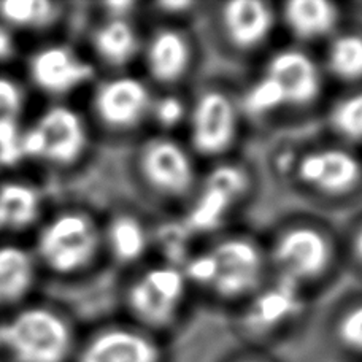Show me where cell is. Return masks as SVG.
Returning <instances> with one entry per match:
<instances>
[{
	"mask_svg": "<svg viewBox=\"0 0 362 362\" xmlns=\"http://www.w3.org/2000/svg\"><path fill=\"white\" fill-rule=\"evenodd\" d=\"M32 80L51 94H64L93 76V69L74 51L64 47L43 49L30 62Z\"/></svg>",
	"mask_w": 362,
	"mask_h": 362,
	"instance_id": "5bb4252c",
	"label": "cell"
},
{
	"mask_svg": "<svg viewBox=\"0 0 362 362\" xmlns=\"http://www.w3.org/2000/svg\"><path fill=\"white\" fill-rule=\"evenodd\" d=\"M339 18L337 6L325 0H293L283 8L284 24L291 34L305 42L331 35Z\"/></svg>",
	"mask_w": 362,
	"mask_h": 362,
	"instance_id": "ac0fdd59",
	"label": "cell"
},
{
	"mask_svg": "<svg viewBox=\"0 0 362 362\" xmlns=\"http://www.w3.org/2000/svg\"><path fill=\"white\" fill-rule=\"evenodd\" d=\"M189 139L202 156H219L235 144L238 108L221 90H206L187 112Z\"/></svg>",
	"mask_w": 362,
	"mask_h": 362,
	"instance_id": "8992f818",
	"label": "cell"
},
{
	"mask_svg": "<svg viewBox=\"0 0 362 362\" xmlns=\"http://www.w3.org/2000/svg\"><path fill=\"white\" fill-rule=\"evenodd\" d=\"M331 127L340 137L351 141L362 140V90L340 99L329 113Z\"/></svg>",
	"mask_w": 362,
	"mask_h": 362,
	"instance_id": "d4e9b609",
	"label": "cell"
},
{
	"mask_svg": "<svg viewBox=\"0 0 362 362\" xmlns=\"http://www.w3.org/2000/svg\"><path fill=\"white\" fill-rule=\"evenodd\" d=\"M99 248V232L93 219L81 213H64L40 234L38 250L49 269L72 274L94 259Z\"/></svg>",
	"mask_w": 362,
	"mask_h": 362,
	"instance_id": "277c9868",
	"label": "cell"
},
{
	"mask_svg": "<svg viewBox=\"0 0 362 362\" xmlns=\"http://www.w3.org/2000/svg\"><path fill=\"white\" fill-rule=\"evenodd\" d=\"M353 250H354V255L358 257V261L362 264V228L356 232V237H354Z\"/></svg>",
	"mask_w": 362,
	"mask_h": 362,
	"instance_id": "d6a6232c",
	"label": "cell"
},
{
	"mask_svg": "<svg viewBox=\"0 0 362 362\" xmlns=\"http://www.w3.org/2000/svg\"><path fill=\"white\" fill-rule=\"evenodd\" d=\"M248 177L238 167H219L211 173L204 192L189 213L191 226L197 230H209L223 221L245 192Z\"/></svg>",
	"mask_w": 362,
	"mask_h": 362,
	"instance_id": "8fae6325",
	"label": "cell"
},
{
	"mask_svg": "<svg viewBox=\"0 0 362 362\" xmlns=\"http://www.w3.org/2000/svg\"><path fill=\"white\" fill-rule=\"evenodd\" d=\"M43 140V156L54 164L67 165L78 159L88 145L85 122L67 107H54L35 126Z\"/></svg>",
	"mask_w": 362,
	"mask_h": 362,
	"instance_id": "7c38bea8",
	"label": "cell"
},
{
	"mask_svg": "<svg viewBox=\"0 0 362 362\" xmlns=\"http://www.w3.org/2000/svg\"><path fill=\"white\" fill-rule=\"evenodd\" d=\"M34 281L30 256L18 247L0 248V303L23 299Z\"/></svg>",
	"mask_w": 362,
	"mask_h": 362,
	"instance_id": "ffe728a7",
	"label": "cell"
},
{
	"mask_svg": "<svg viewBox=\"0 0 362 362\" xmlns=\"http://www.w3.org/2000/svg\"><path fill=\"white\" fill-rule=\"evenodd\" d=\"M183 272L187 281L210 289L224 299H237L259 286L264 256L255 242L232 237L194 256Z\"/></svg>",
	"mask_w": 362,
	"mask_h": 362,
	"instance_id": "6da1fadb",
	"label": "cell"
},
{
	"mask_svg": "<svg viewBox=\"0 0 362 362\" xmlns=\"http://www.w3.org/2000/svg\"><path fill=\"white\" fill-rule=\"evenodd\" d=\"M327 69L341 81L362 80V35L344 34L335 37L327 49Z\"/></svg>",
	"mask_w": 362,
	"mask_h": 362,
	"instance_id": "603a6c76",
	"label": "cell"
},
{
	"mask_svg": "<svg viewBox=\"0 0 362 362\" xmlns=\"http://www.w3.org/2000/svg\"><path fill=\"white\" fill-rule=\"evenodd\" d=\"M23 105V94L15 83L0 78V116H15Z\"/></svg>",
	"mask_w": 362,
	"mask_h": 362,
	"instance_id": "f546056e",
	"label": "cell"
},
{
	"mask_svg": "<svg viewBox=\"0 0 362 362\" xmlns=\"http://www.w3.org/2000/svg\"><path fill=\"white\" fill-rule=\"evenodd\" d=\"M13 51V43L8 35V32L0 28V59L8 57Z\"/></svg>",
	"mask_w": 362,
	"mask_h": 362,
	"instance_id": "4dcf8cb0",
	"label": "cell"
},
{
	"mask_svg": "<svg viewBox=\"0 0 362 362\" xmlns=\"http://www.w3.org/2000/svg\"><path fill=\"white\" fill-rule=\"evenodd\" d=\"M150 116L160 127L172 129L187 118V108L177 95H163L153 99Z\"/></svg>",
	"mask_w": 362,
	"mask_h": 362,
	"instance_id": "4316f807",
	"label": "cell"
},
{
	"mask_svg": "<svg viewBox=\"0 0 362 362\" xmlns=\"http://www.w3.org/2000/svg\"><path fill=\"white\" fill-rule=\"evenodd\" d=\"M332 247L321 230L296 226L276 238L272 257L280 278L299 284L318 280L332 261Z\"/></svg>",
	"mask_w": 362,
	"mask_h": 362,
	"instance_id": "5b68a950",
	"label": "cell"
},
{
	"mask_svg": "<svg viewBox=\"0 0 362 362\" xmlns=\"http://www.w3.org/2000/svg\"><path fill=\"white\" fill-rule=\"evenodd\" d=\"M80 362H160V353L158 345L144 334L110 329L90 341Z\"/></svg>",
	"mask_w": 362,
	"mask_h": 362,
	"instance_id": "2e32d148",
	"label": "cell"
},
{
	"mask_svg": "<svg viewBox=\"0 0 362 362\" xmlns=\"http://www.w3.org/2000/svg\"><path fill=\"white\" fill-rule=\"evenodd\" d=\"M153 97L134 76H118L97 89L94 108L99 119L112 129H132L150 116Z\"/></svg>",
	"mask_w": 362,
	"mask_h": 362,
	"instance_id": "9c48e42d",
	"label": "cell"
},
{
	"mask_svg": "<svg viewBox=\"0 0 362 362\" xmlns=\"http://www.w3.org/2000/svg\"><path fill=\"white\" fill-rule=\"evenodd\" d=\"M302 310L299 284L280 278L276 284L255 296L247 322L255 332H272L297 318Z\"/></svg>",
	"mask_w": 362,
	"mask_h": 362,
	"instance_id": "e0dca14e",
	"label": "cell"
},
{
	"mask_svg": "<svg viewBox=\"0 0 362 362\" xmlns=\"http://www.w3.org/2000/svg\"><path fill=\"white\" fill-rule=\"evenodd\" d=\"M264 74L281 89L288 107H307L321 94L320 67L300 49H280L270 57Z\"/></svg>",
	"mask_w": 362,
	"mask_h": 362,
	"instance_id": "30bf717a",
	"label": "cell"
},
{
	"mask_svg": "<svg viewBox=\"0 0 362 362\" xmlns=\"http://www.w3.org/2000/svg\"><path fill=\"white\" fill-rule=\"evenodd\" d=\"M139 167L148 186L167 197L185 196L196 177L191 154L167 137L146 141L140 150Z\"/></svg>",
	"mask_w": 362,
	"mask_h": 362,
	"instance_id": "52a82bcc",
	"label": "cell"
},
{
	"mask_svg": "<svg viewBox=\"0 0 362 362\" xmlns=\"http://www.w3.org/2000/svg\"><path fill=\"white\" fill-rule=\"evenodd\" d=\"M107 243L116 259L131 264L146 253L148 232L139 218L119 215L108 224Z\"/></svg>",
	"mask_w": 362,
	"mask_h": 362,
	"instance_id": "44dd1931",
	"label": "cell"
},
{
	"mask_svg": "<svg viewBox=\"0 0 362 362\" xmlns=\"http://www.w3.org/2000/svg\"><path fill=\"white\" fill-rule=\"evenodd\" d=\"M160 6H163V8L169 13H178V11L181 13L187 8H191L192 4H189V2H165Z\"/></svg>",
	"mask_w": 362,
	"mask_h": 362,
	"instance_id": "1f68e13d",
	"label": "cell"
},
{
	"mask_svg": "<svg viewBox=\"0 0 362 362\" xmlns=\"http://www.w3.org/2000/svg\"><path fill=\"white\" fill-rule=\"evenodd\" d=\"M95 53L110 66H126L144 49L137 29L127 19L110 18L100 24L93 38Z\"/></svg>",
	"mask_w": 362,
	"mask_h": 362,
	"instance_id": "d6986e66",
	"label": "cell"
},
{
	"mask_svg": "<svg viewBox=\"0 0 362 362\" xmlns=\"http://www.w3.org/2000/svg\"><path fill=\"white\" fill-rule=\"evenodd\" d=\"M38 194L34 187L23 183H5L0 186V226L25 228L38 215Z\"/></svg>",
	"mask_w": 362,
	"mask_h": 362,
	"instance_id": "7402d4cb",
	"label": "cell"
},
{
	"mask_svg": "<svg viewBox=\"0 0 362 362\" xmlns=\"http://www.w3.org/2000/svg\"><path fill=\"white\" fill-rule=\"evenodd\" d=\"M24 156L21 148V135L11 116H0V163L15 164Z\"/></svg>",
	"mask_w": 362,
	"mask_h": 362,
	"instance_id": "83f0119b",
	"label": "cell"
},
{
	"mask_svg": "<svg viewBox=\"0 0 362 362\" xmlns=\"http://www.w3.org/2000/svg\"><path fill=\"white\" fill-rule=\"evenodd\" d=\"M296 173L307 187L325 196H344L362 180L361 160L341 148H322L303 154Z\"/></svg>",
	"mask_w": 362,
	"mask_h": 362,
	"instance_id": "ba28073f",
	"label": "cell"
},
{
	"mask_svg": "<svg viewBox=\"0 0 362 362\" xmlns=\"http://www.w3.org/2000/svg\"><path fill=\"white\" fill-rule=\"evenodd\" d=\"M221 24L232 47L251 51L267 42L274 30L275 15L266 2L234 0L223 6Z\"/></svg>",
	"mask_w": 362,
	"mask_h": 362,
	"instance_id": "4fadbf2b",
	"label": "cell"
},
{
	"mask_svg": "<svg viewBox=\"0 0 362 362\" xmlns=\"http://www.w3.org/2000/svg\"><path fill=\"white\" fill-rule=\"evenodd\" d=\"M0 15L13 25H42L54 15V6L42 0H10L0 5Z\"/></svg>",
	"mask_w": 362,
	"mask_h": 362,
	"instance_id": "484cf974",
	"label": "cell"
},
{
	"mask_svg": "<svg viewBox=\"0 0 362 362\" xmlns=\"http://www.w3.org/2000/svg\"><path fill=\"white\" fill-rule=\"evenodd\" d=\"M187 283L185 272L178 267L148 269L127 291L129 308L146 326H170L185 305Z\"/></svg>",
	"mask_w": 362,
	"mask_h": 362,
	"instance_id": "3957f363",
	"label": "cell"
},
{
	"mask_svg": "<svg viewBox=\"0 0 362 362\" xmlns=\"http://www.w3.org/2000/svg\"><path fill=\"white\" fill-rule=\"evenodd\" d=\"M248 362H255V361H248Z\"/></svg>",
	"mask_w": 362,
	"mask_h": 362,
	"instance_id": "836d02e7",
	"label": "cell"
},
{
	"mask_svg": "<svg viewBox=\"0 0 362 362\" xmlns=\"http://www.w3.org/2000/svg\"><path fill=\"white\" fill-rule=\"evenodd\" d=\"M0 344L16 362H64L72 335L59 315L29 308L0 327Z\"/></svg>",
	"mask_w": 362,
	"mask_h": 362,
	"instance_id": "7a4b0ae2",
	"label": "cell"
},
{
	"mask_svg": "<svg viewBox=\"0 0 362 362\" xmlns=\"http://www.w3.org/2000/svg\"><path fill=\"white\" fill-rule=\"evenodd\" d=\"M337 335L346 348L362 353V303L350 308L341 316L337 326Z\"/></svg>",
	"mask_w": 362,
	"mask_h": 362,
	"instance_id": "f1b7e54d",
	"label": "cell"
},
{
	"mask_svg": "<svg viewBox=\"0 0 362 362\" xmlns=\"http://www.w3.org/2000/svg\"><path fill=\"white\" fill-rule=\"evenodd\" d=\"M242 108L245 113L253 116V118H266V116L280 112L283 108H288V105L276 83L266 74H262L245 90L242 97Z\"/></svg>",
	"mask_w": 362,
	"mask_h": 362,
	"instance_id": "cb8c5ba5",
	"label": "cell"
},
{
	"mask_svg": "<svg viewBox=\"0 0 362 362\" xmlns=\"http://www.w3.org/2000/svg\"><path fill=\"white\" fill-rule=\"evenodd\" d=\"M141 53L150 75L163 85L180 81L192 61V48L187 38L175 29H160L148 38Z\"/></svg>",
	"mask_w": 362,
	"mask_h": 362,
	"instance_id": "9a60e30c",
	"label": "cell"
}]
</instances>
